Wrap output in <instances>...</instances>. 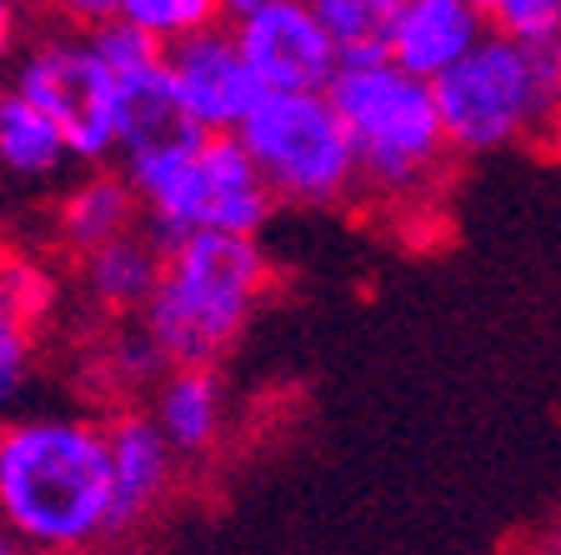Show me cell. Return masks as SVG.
Listing matches in <instances>:
<instances>
[{
    "mask_svg": "<svg viewBox=\"0 0 561 555\" xmlns=\"http://www.w3.org/2000/svg\"><path fill=\"white\" fill-rule=\"evenodd\" d=\"M111 420H0V525L31 555H81L111 541Z\"/></svg>",
    "mask_w": 561,
    "mask_h": 555,
    "instance_id": "obj_1",
    "label": "cell"
},
{
    "mask_svg": "<svg viewBox=\"0 0 561 555\" xmlns=\"http://www.w3.org/2000/svg\"><path fill=\"white\" fill-rule=\"evenodd\" d=\"M271 290V261L256 235H186L165 245V270L136 315L171 366H216L245 336Z\"/></svg>",
    "mask_w": 561,
    "mask_h": 555,
    "instance_id": "obj_2",
    "label": "cell"
},
{
    "mask_svg": "<svg viewBox=\"0 0 561 555\" xmlns=\"http://www.w3.org/2000/svg\"><path fill=\"white\" fill-rule=\"evenodd\" d=\"M331 101L346 116L362 155V190L376 200H411L432 190L446 155H456L436 85L411 76L391 56L341 60Z\"/></svg>",
    "mask_w": 561,
    "mask_h": 555,
    "instance_id": "obj_3",
    "label": "cell"
},
{
    "mask_svg": "<svg viewBox=\"0 0 561 555\" xmlns=\"http://www.w3.org/2000/svg\"><path fill=\"white\" fill-rule=\"evenodd\" d=\"M432 85L456 155H491L531 136H557L561 35L516 41L491 31L461 66H451Z\"/></svg>",
    "mask_w": 561,
    "mask_h": 555,
    "instance_id": "obj_4",
    "label": "cell"
},
{
    "mask_svg": "<svg viewBox=\"0 0 561 555\" xmlns=\"http://www.w3.org/2000/svg\"><path fill=\"white\" fill-rule=\"evenodd\" d=\"M121 171L136 185L146 226L165 245L186 235H261L280 206L241 136L206 130L175 151L126 161Z\"/></svg>",
    "mask_w": 561,
    "mask_h": 555,
    "instance_id": "obj_5",
    "label": "cell"
},
{
    "mask_svg": "<svg viewBox=\"0 0 561 555\" xmlns=\"http://www.w3.org/2000/svg\"><path fill=\"white\" fill-rule=\"evenodd\" d=\"M236 136L280 206L331 210L362 196V155L331 91H266Z\"/></svg>",
    "mask_w": 561,
    "mask_h": 555,
    "instance_id": "obj_6",
    "label": "cell"
},
{
    "mask_svg": "<svg viewBox=\"0 0 561 555\" xmlns=\"http://www.w3.org/2000/svg\"><path fill=\"white\" fill-rule=\"evenodd\" d=\"M5 81L31 95L70 140L76 165H116L121 155V85L95 35L81 25H41L15 56Z\"/></svg>",
    "mask_w": 561,
    "mask_h": 555,
    "instance_id": "obj_7",
    "label": "cell"
},
{
    "mask_svg": "<svg viewBox=\"0 0 561 555\" xmlns=\"http://www.w3.org/2000/svg\"><path fill=\"white\" fill-rule=\"evenodd\" d=\"M231 25L266 91H331L346 60L311 0H266Z\"/></svg>",
    "mask_w": 561,
    "mask_h": 555,
    "instance_id": "obj_8",
    "label": "cell"
},
{
    "mask_svg": "<svg viewBox=\"0 0 561 555\" xmlns=\"http://www.w3.org/2000/svg\"><path fill=\"white\" fill-rule=\"evenodd\" d=\"M165 56H171V76H175V91H181V105H186L191 120H196L201 130H210V136H236V130L245 126V116L261 105V95H266L261 76L251 70L241 41H236L231 21L175 41Z\"/></svg>",
    "mask_w": 561,
    "mask_h": 555,
    "instance_id": "obj_9",
    "label": "cell"
},
{
    "mask_svg": "<svg viewBox=\"0 0 561 555\" xmlns=\"http://www.w3.org/2000/svg\"><path fill=\"white\" fill-rule=\"evenodd\" d=\"M491 35L477 0H401L386 56L421 81H442Z\"/></svg>",
    "mask_w": 561,
    "mask_h": 555,
    "instance_id": "obj_10",
    "label": "cell"
},
{
    "mask_svg": "<svg viewBox=\"0 0 561 555\" xmlns=\"http://www.w3.org/2000/svg\"><path fill=\"white\" fill-rule=\"evenodd\" d=\"M171 440L161 436L151 411H121L111 420V465H116V510H111V541L136 531L146 516L165 500L175 481Z\"/></svg>",
    "mask_w": 561,
    "mask_h": 555,
    "instance_id": "obj_11",
    "label": "cell"
},
{
    "mask_svg": "<svg viewBox=\"0 0 561 555\" xmlns=\"http://www.w3.org/2000/svg\"><path fill=\"white\" fill-rule=\"evenodd\" d=\"M50 220H56V241L81 255L91 245H105L116 235L136 231L146 210H140L136 185H130V175L121 165H85L76 181L60 185Z\"/></svg>",
    "mask_w": 561,
    "mask_h": 555,
    "instance_id": "obj_12",
    "label": "cell"
},
{
    "mask_svg": "<svg viewBox=\"0 0 561 555\" xmlns=\"http://www.w3.org/2000/svg\"><path fill=\"white\" fill-rule=\"evenodd\" d=\"M165 270V241L156 231H126L81 251V296L105 315H140Z\"/></svg>",
    "mask_w": 561,
    "mask_h": 555,
    "instance_id": "obj_13",
    "label": "cell"
},
{
    "mask_svg": "<svg viewBox=\"0 0 561 555\" xmlns=\"http://www.w3.org/2000/svg\"><path fill=\"white\" fill-rule=\"evenodd\" d=\"M70 165H76V155H70L66 130L31 95L0 81V181L41 190V185L66 181Z\"/></svg>",
    "mask_w": 561,
    "mask_h": 555,
    "instance_id": "obj_14",
    "label": "cell"
},
{
    "mask_svg": "<svg viewBox=\"0 0 561 555\" xmlns=\"http://www.w3.org/2000/svg\"><path fill=\"white\" fill-rule=\"evenodd\" d=\"M151 416L181 461L206 455L226 430V385L216 366H171L151 391Z\"/></svg>",
    "mask_w": 561,
    "mask_h": 555,
    "instance_id": "obj_15",
    "label": "cell"
},
{
    "mask_svg": "<svg viewBox=\"0 0 561 555\" xmlns=\"http://www.w3.org/2000/svg\"><path fill=\"white\" fill-rule=\"evenodd\" d=\"M311 5L327 21L331 41L341 46L346 60L386 56L391 25H397V11H401V0H311Z\"/></svg>",
    "mask_w": 561,
    "mask_h": 555,
    "instance_id": "obj_16",
    "label": "cell"
},
{
    "mask_svg": "<svg viewBox=\"0 0 561 555\" xmlns=\"http://www.w3.org/2000/svg\"><path fill=\"white\" fill-rule=\"evenodd\" d=\"M116 15L171 50L175 41L221 25L226 21V0H121Z\"/></svg>",
    "mask_w": 561,
    "mask_h": 555,
    "instance_id": "obj_17",
    "label": "cell"
},
{
    "mask_svg": "<svg viewBox=\"0 0 561 555\" xmlns=\"http://www.w3.org/2000/svg\"><path fill=\"white\" fill-rule=\"evenodd\" d=\"M171 370V356L161 350V340L146 331V325H126L116 331V346H111V375H116L126 391H156Z\"/></svg>",
    "mask_w": 561,
    "mask_h": 555,
    "instance_id": "obj_18",
    "label": "cell"
},
{
    "mask_svg": "<svg viewBox=\"0 0 561 555\" xmlns=\"http://www.w3.org/2000/svg\"><path fill=\"white\" fill-rule=\"evenodd\" d=\"M477 5L496 35H516V41L561 35V0H477Z\"/></svg>",
    "mask_w": 561,
    "mask_h": 555,
    "instance_id": "obj_19",
    "label": "cell"
},
{
    "mask_svg": "<svg viewBox=\"0 0 561 555\" xmlns=\"http://www.w3.org/2000/svg\"><path fill=\"white\" fill-rule=\"evenodd\" d=\"M31 385V321L21 315H0V416Z\"/></svg>",
    "mask_w": 561,
    "mask_h": 555,
    "instance_id": "obj_20",
    "label": "cell"
},
{
    "mask_svg": "<svg viewBox=\"0 0 561 555\" xmlns=\"http://www.w3.org/2000/svg\"><path fill=\"white\" fill-rule=\"evenodd\" d=\"M50 296H56V286H50L46 270L21 261V255H11V315L35 321V315L50 305Z\"/></svg>",
    "mask_w": 561,
    "mask_h": 555,
    "instance_id": "obj_21",
    "label": "cell"
},
{
    "mask_svg": "<svg viewBox=\"0 0 561 555\" xmlns=\"http://www.w3.org/2000/svg\"><path fill=\"white\" fill-rule=\"evenodd\" d=\"M121 0H31V11L50 25H81V31H95V25L116 21Z\"/></svg>",
    "mask_w": 561,
    "mask_h": 555,
    "instance_id": "obj_22",
    "label": "cell"
},
{
    "mask_svg": "<svg viewBox=\"0 0 561 555\" xmlns=\"http://www.w3.org/2000/svg\"><path fill=\"white\" fill-rule=\"evenodd\" d=\"M35 11H31V0H0V81L11 76L15 56L25 50V41H31L35 31Z\"/></svg>",
    "mask_w": 561,
    "mask_h": 555,
    "instance_id": "obj_23",
    "label": "cell"
},
{
    "mask_svg": "<svg viewBox=\"0 0 561 555\" xmlns=\"http://www.w3.org/2000/svg\"><path fill=\"white\" fill-rule=\"evenodd\" d=\"M0 315H11V255L0 245Z\"/></svg>",
    "mask_w": 561,
    "mask_h": 555,
    "instance_id": "obj_24",
    "label": "cell"
},
{
    "mask_svg": "<svg viewBox=\"0 0 561 555\" xmlns=\"http://www.w3.org/2000/svg\"><path fill=\"white\" fill-rule=\"evenodd\" d=\"M256 5H266V0H226V21H236V15L256 11Z\"/></svg>",
    "mask_w": 561,
    "mask_h": 555,
    "instance_id": "obj_25",
    "label": "cell"
},
{
    "mask_svg": "<svg viewBox=\"0 0 561 555\" xmlns=\"http://www.w3.org/2000/svg\"><path fill=\"white\" fill-rule=\"evenodd\" d=\"M0 555H31V551H25V545L15 541V535L5 531V525H0Z\"/></svg>",
    "mask_w": 561,
    "mask_h": 555,
    "instance_id": "obj_26",
    "label": "cell"
}]
</instances>
